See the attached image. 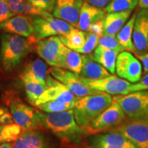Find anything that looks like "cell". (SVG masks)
<instances>
[{
    "label": "cell",
    "instance_id": "f546056e",
    "mask_svg": "<svg viewBox=\"0 0 148 148\" xmlns=\"http://www.w3.org/2000/svg\"><path fill=\"white\" fill-rule=\"evenodd\" d=\"M74 105L75 104H65V103L58 102V101L53 100L42 103L36 107L38 108V110L46 113H51V112H58L71 110L73 108Z\"/></svg>",
    "mask_w": 148,
    "mask_h": 148
},
{
    "label": "cell",
    "instance_id": "ac0fdd59",
    "mask_svg": "<svg viewBox=\"0 0 148 148\" xmlns=\"http://www.w3.org/2000/svg\"><path fill=\"white\" fill-rule=\"evenodd\" d=\"M106 14L105 8H98L84 1L76 27L83 32H87L91 24L103 20Z\"/></svg>",
    "mask_w": 148,
    "mask_h": 148
},
{
    "label": "cell",
    "instance_id": "9c48e42d",
    "mask_svg": "<svg viewBox=\"0 0 148 148\" xmlns=\"http://www.w3.org/2000/svg\"><path fill=\"white\" fill-rule=\"evenodd\" d=\"M124 111L115 101L98 115L88 127L91 133H96L117 127L123 123L125 119Z\"/></svg>",
    "mask_w": 148,
    "mask_h": 148
},
{
    "label": "cell",
    "instance_id": "3957f363",
    "mask_svg": "<svg viewBox=\"0 0 148 148\" xmlns=\"http://www.w3.org/2000/svg\"><path fill=\"white\" fill-rule=\"evenodd\" d=\"M112 101V96L104 92L79 97L73 108L77 123L88 128L91 122L108 108Z\"/></svg>",
    "mask_w": 148,
    "mask_h": 148
},
{
    "label": "cell",
    "instance_id": "5b68a950",
    "mask_svg": "<svg viewBox=\"0 0 148 148\" xmlns=\"http://www.w3.org/2000/svg\"><path fill=\"white\" fill-rule=\"evenodd\" d=\"M112 99L119 103L130 119H148V90L114 95Z\"/></svg>",
    "mask_w": 148,
    "mask_h": 148
},
{
    "label": "cell",
    "instance_id": "8992f818",
    "mask_svg": "<svg viewBox=\"0 0 148 148\" xmlns=\"http://www.w3.org/2000/svg\"><path fill=\"white\" fill-rule=\"evenodd\" d=\"M10 112L14 123L19 125L23 132L38 130L40 127L41 112L14 99L9 103Z\"/></svg>",
    "mask_w": 148,
    "mask_h": 148
},
{
    "label": "cell",
    "instance_id": "30bf717a",
    "mask_svg": "<svg viewBox=\"0 0 148 148\" xmlns=\"http://www.w3.org/2000/svg\"><path fill=\"white\" fill-rule=\"evenodd\" d=\"M116 73L119 77L134 84L141 79L142 64L130 52L123 51L116 58Z\"/></svg>",
    "mask_w": 148,
    "mask_h": 148
},
{
    "label": "cell",
    "instance_id": "ba28073f",
    "mask_svg": "<svg viewBox=\"0 0 148 148\" xmlns=\"http://www.w3.org/2000/svg\"><path fill=\"white\" fill-rule=\"evenodd\" d=\"M136 148H148V119H130L114 129Z\"/></svg>",
    "mask_w": 148,
    "mask_h": 148
},
{
    "label": "cell",
    "instance_id": "4fadbf2b",
    "mask_svg": "<svg viewBox=\"0 0 148 148\" xmlns=\"http://www.w3.org/2000/svg\"><path fill=\"white\" fill-rule=\"evenodd\" d=\"M13 148H64L38 130L23 132L13 143Z\"/></svg>",
    "mask_w": 148,
    "mask_h": 148
},
{
    "label": "cell",
    "instance_id": "ee69618b",
    "mask_svg": "<svg viewBox=\"0 0 148 148\" xmlns=\"http://www.w3.org/2000/svg\"><path fill=\"white\" fill-rule=\"evenodd\" d=\"M7 111H8V110L6 108L3 106H0V124H1V117H2L3 114L5 113Z\"/></svg>",
    "mask_w": 148,
    "mask_h": 148
},
{
    "label": "cell",
    "instance_id": "603a6c76",
    "mask_svg": "<svg viewBox=\"0 0 148 148\" xmlns=\"http://www.w3.org/2000/svg\"><path fill=\"white\" fill-rule=\"evenodd\" d=\"M119 52L114 49L98 45L91 56L92 58L100 64L111 74L116 72V61Z\"/></svg>",
    "mask_w": 148,
    "mask_h": 148
},
{
    "label": "cell",
    "instance_id": "1f68e13d",
    "mask_svg": "<svg viewBox=\"0 0 148 148\" xmlns=\"http://www.w3.org/2000/svg\"><path fill=\"white\" fill-rule=\"evenodd\" d=\"M99 36L94 33L87 32L86 33V41L84 46L80 49L77 51V52L83 53V54H88L90 53L92 51L95 50V49L98 46L99 40Z\"/></svg>",
    "mask_w": 148,
    "mask_h": 148
},
{
    "label": "cell",
    "instance_id": "ab89813d",
    "mask_svg": "<svg viewBox=\"0 0 148 148\" xmlns=\"http://www.w3.org/2000/svg\"><path fill=\"white\" fill-rule=\"evenodd\" d=\"M143 64L144 72L148 73V51L143 54L136 55Z\"/></svg>",
    "mask_w": 148,
    "mask_h": 148
},
{
    "label": "cell",
    "instance_id": "52a82bcc",
    "mask_svg": "<svg viewBox=\"0 0 148 148\" xmlns=\"http://www.w3.org/2000/svg\"><path fill=\"white\" fill-rule=\"evenodd\" d=\"M49 73L59 82L65 85L74 95L78 97H85L101 92L90 88L82 82L79 75L67 69L52 66L49 68Z\"/></svg>",
    "mask_w": 148,
    "mask_h": 148
},
{
    "label": "cell",
    "instance_id": "44dd1931",
    "mask_svg": "<svg viewBox=\"0 0 148 148\" xmlns=\"http://www.w3.org/2000/svg\"><path fill=\"white\" fill-rule=\"evenodd\" d=\"M82 66V56L63 45L61 51L58 67L80 74Z\"/></svg>",
    "mask_w": 148,
    "mask_h": 148
},
{
    "label": "cell",
    "instance_id": "4316f807",
    "mask_svg": "<svg viewBox=\"0 0 148 148\" xmlns=\"http://www.w3.org/2000/svg\"><path fill=\"white\" fill-rule=\"evenodd\" d=\"M23 133L22 128L16 123L1 124L0 129V144L14 142Z\"/></svg>",
    "mask_w": 148,
    "mask_h": 148
},
{
    "label": "cell",
    "instance_id": "836d02e7",
    "mask_svg": "<svg viewBox=\"0 0 148 148\" xmlns=\"http://www.w3.org/2000/svg\"><path fill=\"white\" fill-rule=\"evenodd\" d=\"M36 8L49 13H52L55 7L56 0H24Z\"/></svg>",
    "mask_w": 148,
    "mask_h": 148
},
{
    "label": "cell",
    "instance_id": "2e32d148",
    "mask_svg": "<svg viewBox=\"0 0 148 148\" xmlns=\"http://www.w3.org/2000/svg\"><path fill=\"white\" fill-rule=\"evenodd\" d=\"M83 3V0H56L52 14L76 27Z\"/></svg>",
    "mask_w": 148,
    "mask_h": 148
},
{
    "label": "cell",
    "instance_id": "7402d4cb",
    "mask_svg": "<svg viewBox=\"0 0 148 148\" xmlns=\"http://www.w3.org/2000/svg\"><path fill=\"white\" fill-rule=\"evenodd\" d=\"M89 143H99L118 148H136L124 136L115 131L91 136Z\"/></svg>",
    "mask_w": 148,
    "mask_h": 148
},
{
    "label": "cell",
    "instance_id": "7c38bea8",
    "mask_svg": "<svg viewBox=\"0 0 148 148\" xmlns=\"http://www.w3.org/2000/svg\"><path fill=\"white\" fill-rule=\"evenodd\" d=\"M37 53L48 64L58 67L62 43L59 36H52L36 42Z\"/></svg>",
    "mask_w": 148,
    "mask_h": 148
},
{
    "label": "cell",
    "instance_id": "d4e9b609",
    "mask_svg": "<svg viewBox=\"0 0 148 148\" xmlns=\"http://www.w3.org/2000/svg\"><path fill=\"white\" fill-rule=\"evenodd\" d=\"M58 36L64 45L76 51L83 47L86 41V33L75 27L68 34Z\"/></svg>",
    "mask_w": 148,
    "mask_h": 148
},
{
    "label": "cell",
    "instance_id": "f1b7e54d",
    "mask_svg": "<svg viewBox=\"0 0 148 148\" xmlns=\"http://www.w3.org/2000/svg\"><path fill=\"white\" fill-rule=\"evenodd\" d=\"M66 86L62 83L59 82L57 84L54 85V86L49 87L47 89L44 90V92L40 95V96L38 97L35 103V106H38V105L42 104L45 102L49 101L56 100L58 99L59 95L60 92L63 90Z\"/></svg>",
    "mask_w": 148,
    "mask_h": 148
},
{
    "label": "cell",
    "instance_id": "9a60e30c",
    "mask_svg": "<svg viewBox=\"0 0 148 148\" xmlns=\"http://www.w3.org/2000/svg\"><path fill=\"white\" fill-rule=\"evenodd\" d=\"M49 69L47 63L45 60L36 59L26 64L20 77H27L34 79L47 89L59 83L58 80L48 75Z\"/></svg>",
    "mask_w": 148,
    "mask_h": 148
},
{
    "label": "cell",
    "instance_id": "b9f144b4",
    "mask_svg": "<svg viewBox=\"0 0 148 148\" xmlns=\"http://www.w3.org/2000/svg\"><path fill=\"white\" fill-rule=\"evenodd\" d=\"M138 4L140 8L143 9H148V0H138Z\"/></svg>",
    "mask_w": 148,
    "mask_h": 148
},
{
    "label": "cell",
    "instance_id": "74e56055",
    "mask_svg": "<svg viewBox=\"0 0 148 148\" xmlns=\"http://www.w3.org/2000/svg\"><path fill=\"white\" fill-rule=\"evenodd\" d=\"M87 32L94 33V34H97V36L101 37L103 35V20H101V21H99L96 22V23L91 24V25H90Z\"/></svg>",
    "mask_w": 148,
    "mask_h": 148
},
{
    "label": "cell",
    "instance_id": "d590c367",
    "mask_svg": "<svg viewBox=\"0 0 148 148\" xmlns=\"http://www.w3.org/2000/svg\"><path fill=\"white\" fill-rule=\"evenodd\" d=\"M139 90H148V73L142 77L138 82L131 85L130 92Z\"/></svg>",
    "mask_w": 148,
    "mask_h": 148
},
{
    "label": "cell",
    "instance_id": "83f0119b",
    "mask_svg": "<svg viewBox=\"0 0 148 148\" xmlns=\"http://www.w3.org/2000/svg\"><path fill=\"white\" fill-rule=\"evenodd\" d=\"M138 0H111L105 8L107 13L133 10L138 4Z\"/></svg>",
    "mask_w": 148,
    "mask_h": 148
},
{
    "label": "cell",
    "instance_id": "8d00e7d4",
    "mask_svg": "<svg viewBox=\"0 0 148 148\" xmlns=\"http://www.w3.org/2000/svg\"><path fill=\"white\" fill-rule=\"evenodd\" d=\"M11 14L13 16L19 13L20 7L24 0H6Z\"/></svg>",
    "mask_w": 148,
    "mask_h": 148
},
{
    "label": "cell",
    "instance_id": "ffe728a7",
    "mask_svg": "<svg viewBox=\"0 0 148 148\" xmlns=\"http://www.w3.org/2000/svg\"><path fill=\"white\" fill-rule=\"evenodd\" d=\"M82 56V66L79 76L88 79H99L111 75V73L92 58L90 53Z\"/></svg>",
    "mask_w": 148,
    "mask_h": 148
},
{
    "label": "cell",
    "instance_id": "f35d334b",
    "mask_svg": "<svg viewBox=\"0 0 148 148\" xmlns=\"http://www.w3.org/2000/svg\"><path fill=\"white\" fill-rule=\"evenodd\" d=\"M110 1L111 0H84V1L90 5L103 8H106Z\"/></svg>",
    "mask_w": 148,
    "mask_h": 148
},
{
    "label": "cell",
    "instance_id": "e0dca14e",
    "mask_svg": "<svg viewBox=\"0 0 148 148\" xmlns=\"http://www.w3.org/2000/svg\"><path fill=\"white\" fill-rule=\"evenodd\" d=\"M0 29L4 32L29 38L34 33L32 16L25 14H16L0 23Z\"/></svg>",
    "mask_w": 148,
    "mask_h": 148
},
{
    "label": "cell",
    "instance_id": "484cf974",
    "mask_svg": "<svg viewBox=\"0 0 148 148\" xmlns=\"http://www.w3.org/2000/svg\"><path fill=\"white\" fill-rule=\"evenodd\" d=\"M21 79L25 86L26 96L29 102L35 106L37 99L46 88L40 83L29 77H21Z\"/></svg>",
    "mask_w": 148,
    "mask_h": 148
},
{
    "label": "cell",
    "instance_id": "d6a6232c",
    "mask_svg": "<svg viewBox=\"0 0 148 148\" xmlns=\"http://www.w3.org/2000/svg\"><path fill=\"white\" fill-rule=\"evenodd\" d=\"M18 14H25L28 16H49L51 14L47 11H44L36 8L30 3L24 1L20 7L19 13Z\"/></svg>",
    "mask_w": 148,
    "mask_h": 148
},
{
    "label": "cell",
    "instance_id": "6da1fadb",
    "mask_svg": "<svg viewBox=\"0 0 148 148\" xmlns=\"http://www.w3.org/2000/svg\"><path fill=\"white\" fill-rule=\"evenodd\" d=\"M40 127L50 131L66 144H79L88 134L87 127L80 126L74 117L73 109L58 112L40 114Z\"/></svg>",
    "mask_w": 148,
    "mask_h": 148
},
{
    "label": "cell",
    "instance_id": "5bb4252c",
    "mask_svg": "<svg viewBox=\"0 0 148 148\" xmlns=\"http://www.w3.org/2000/svg\"><path fill=\"white\" fill-rule=\"evenodd\" d=\"M132 40L136 55L143 54L148 51V9L142 8L136 14Z\"/></svg>",
    "mask_w": 148,
    "mask_h": 148
},
{
    "label": "cell",
    "instance_id": "8fae6325",
    "mask_svg": "<svg viewBox=\"0 0 148 148\" xmlns=\"http://www.w3.org/2000/svg\"><path fill=\"white\" fill-rule=\"evenodd\" d=\"M80 79L84 84L92 89L106 92L110 95H127L130 92L132 84L115 75H111L99 79H88L80 76Z\"/></svg>",
    "mask_w": 148,
    "mask_h": 148
},
{
    "label": "cell",
    "instance_id": "7a4b0ae2",
    "mask_svg": "<svg viewBox=\"0 0 148 148\" xmlns=\"http://www.w3.org/2000/svg\"><path fill=\"white\" fill-rule=\"evenodd\" d=\"M34 42L30 37L3 33L0 38V65L5 71H11L21 64L31 52Z\"/></svg>",
    "mask_w": 148,
    "mask_h": 148
},
{
    "label": "cell",
    "instance_id": "60d3db41",
    "mask_svg": "<svg viewBox=\"0 0 148 148\" xmlns=\"http://www.w3.org/2000/svg\"><path fill=\"white\" fill-rule=\"evenodd\" d=\"M89 144L91 148H118L115 147H112V146L102 145V144H99V143H89Z\"/></svg>",
    "mask_w": 148,
    "mask_h": 148
},
{
    "label": "cell",
    "instance_id": "7bdbcfd3",
    "mask_svg": "<svg viewBox=\"0 0 148 148\" xmlns=\"http://www.w3.org/2000/svg\"><path fill=\"white\" fill-rule=\"evenodd\" d=\"M0 148H13V143L12 142L1 143L0 144Z\"/></svg>",
    "mask_w": 148,
    "mask_h": 148
},
{
    "label": "cell",
    "instance_id": "4dcf8cb0",
    "mask_svg": "<svg viewBox=\"0 0 148 148\" xmlns=\"http://www.w3.org/2000/svg\"><path fill=\"white\" fill-rule=\"evenodd\" d=\"M98 45L114 49L119 53H121V51L125 50L124 48L122 47L119 42L118 41L115 35H102L99 38Z\"/></svg>",
    "mask_w": 148,
    "mask_h": 148
},
{
    "label": "cell",
    "instance_id": "cb8c5ba5",
    "mask_svg": "<svg viewBox=\"0 0 148 148\" xmlns=\"http://www.w3.org/2000/svg\"><path fill=\"white\" fill-rule=\"evenodd\" d=\"M136 16V13L133 14L132 17L126 22L121 30L116 35L118 41L122 47L124 48L125 50L133 52H135V47L132 40V34Z\"/></svg>",
    "mask_w": 148,
    "mask_h": 148
},
{
    "label": "cell",
    "instance_id": "e575fe53",
    "mask_svg": "<svg viewBox=\"0 0 148 148\" xmlns=\"http://www.w3.org/2000/svg\"><path fill=\"white\" fill-rule=\"evenodd\" d=\"M12 16L6 0H0V23L7 21Z\"/></svg>",
    "mask_w": 148,
    "mask_h": 148
},
{
    "label": "cell",
    "instance_id": "277c9868",
    "mask_svg": "<svg viewBox=\"0 0 148 148\" xmlns=\"http://www.w3.org/2000/svg\"><path fill=\"white\" fill-rule=\"evenodd\" d=\"M31 16L34 33L30 38L35 44L38 40L47 37L68 34L75 27L64 20L55 17L53 15Z\"/></svg>",
    "mask_w": 148,
    "mask_h": 148
},
{
    "label": "cell",
    "instance_id": "d6986e66",
    "mask_svg": "<svg viewBox=\"0 0 148 148\" xmlns=\"http://www.w3.org/2000/svg\"><path fill=\"white\" fill-rule=\"evenodd\" d=\"M132 10L107 13L103 19V35H116L127 21Z\"/></svg>",
    "mask_w": 148,
    "mask_h": 148
}]
</instances>
